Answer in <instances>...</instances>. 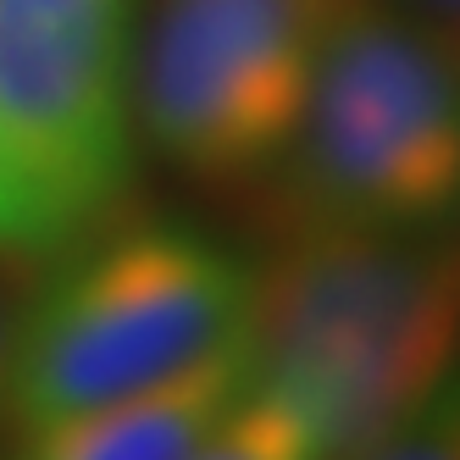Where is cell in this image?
Returning a JSON list of instances; mask_svg holds the SVG:
<instances>
[{
    "label": "cell",
    "mask_w": 460,
    "mask_h": 460,
    "mask_svg": "<svg viewBox=\"0 0 460 460\" xmlns=\"http://www.w3.org/2000/svg\"><path fill=\"white\" fill-rule=\"evenodd\" d=\"M261 189L278 239L460 227V45L394 0H360Z\"/></svg>",
    "instance_id": "6da1fadb"
},
{
    "label": "cell",
    "mask_w": 460,
    "mask_h": 460,
    "mask_svg": "<svg viewBox=\"0 0 460 460\" xmlns=\"http://www.w3.org/2000/svg\"><path fill=\"white\" fill-rule=\"evenodd\" d=\"M261 267L189 222H106L50 261V283L12 327L6 416L40 427L145 394L255 322Z\"/></svg>",
    "instance_id": "7a4b0ae2"
},
{
    "label": "cell",
    "mask_w": 460,
    "mask_h": 460,
    "mask_svg": "<svg viewBox=\"0 0 460 460\" xmlns=\"http://www.w3.org/2000/svg\"><path fill=\"white\" fill-rule=\"evenodd\" d=\"M250 333L255 372L349 455L460 360V227L288 234L255 278Z\"/></svg>",
    "instance_id": "3957f363"
},
{
    "label": "cell",
    "mask_w": 460,
    "mask_h": 460,
    "mask_svg": "<svg viewBox=\"0 0 460 460\" xmlns=\"http://www.w3.org/2000/svg\"><path fill=\"white\" fill-rule=\"evenodd\" d=\"M134 161V0H0V267L117 222Z\"/></svg>",
    "instance_id": "277c9868"
},
{
    "label": "cell",
    "mask_w": 460,
    "mask_h": 460,
    "mask_svg": "<svg viewBox=\"0 0 460 460\" xmlns=\"http://www.w3.org/2000/svg\"><path fill=\"white\" fill-rule=\"evenodd\" d=\"M360 0H150L134 45V122L194 183H261L311 78Z\"/></svg>",
    "instance_id": "5b68a950"
},
{
    "label": "cell",
    "mask_w": 460,
    "mask_h": 460,
    "mask_svg": "<svg viewBox=\"0 0 460 460\" xmlns=\"http://www.w3.org/2000/svg\"><path fill=\"white\" fill-rule=\"evenodd\" d=\"M255 377V333L145 394L22 427L12 460H194Z\"/></svg>",
    "instance_id": "8992f818"
},
{
    "label": "cell",
    "mask_w": 460,
    "mask_h": 460,
    "mask_svg": "<svg viewBox=\"0 0 460 460\" xmlns=\"http://www.w3.org/2000/svg\"><path fill=\"white\" fill-rule=\"evenodd\" d=\"M194 460H333V438L300 394L255 372Z\"/></svg>",
    "instance_id": "52a82bcc"
},
{
    "label": "cell",
    "mask_w": 460,
    "mask_h": 460,
    "mask_svg": "<svg viewBox=\"0 0 460 460\" xmlns=\"http://www.w3.org/2000/svg\"><path fill=\"white\" fill-rule=\"evenodd\" d=\"M339 460H460V360H449L421 400H411L388 427Z\"/></svg>",
    "instance_id": "ba28073f"
},
{
    "label": "cell",
    "mask_w": 460,
    "mask_h": 460,
    "mask_svg": "<svg viewBox=\"0 0 460 460\" xmlns=\"http://www.w3.org/2000/svg\"><path fill=\"white\" fill-rule=\"evenodd\" d=\"M394 6H405L411 17L433 22L444 40H455V45H460V0H394Z\"/></svg>",
    "instance_id": "9c48e42d"
},
{
    "label": "cell",
    "mask_w": 460,
    "mask_h": 460,
    "mask_svg": "<svg viewBox=\"0 0 460 460\" xmlns=\"http://www.w3.org/2000/svg\"><path fill=\"white\" fill-rule=\"evenodd\" d=\"M12 311H6V294H0V405H6V367H12Z\"/></svg>",
    "instance_id": "30bf717a"
}]
</instances>
